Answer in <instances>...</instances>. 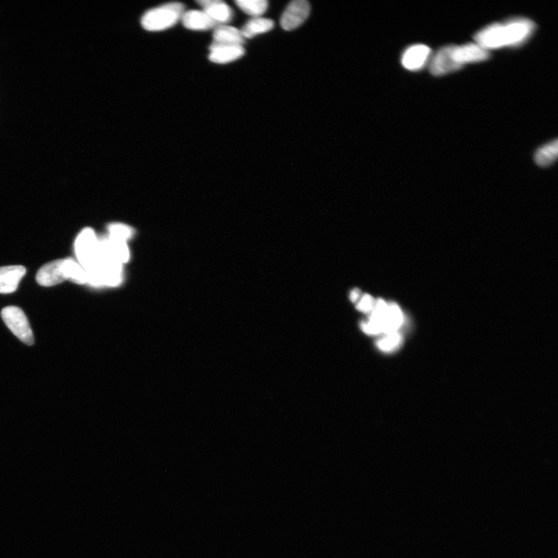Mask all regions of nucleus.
<instances>
[{
	"label": "nucleus",
	"instance_id": "obj_15",
	"mask_svg": "<svg viewBox=\"0 0 558 558\" xmlns=\"http://www.w3.org/2000/svg\"><path fill=\"white\" fill-rule=\"evenodd\" d=\"M63 272L66 281L79 285L88 284L89 276L87 270L73 257H66L63 259Z\"/></svg>",
	"mask_w": 558,
	"mask_h": 558
},
{
	"label": "nucleus",
	"instance_id": "obj_23",
	"mask_svg": "<svg viewBox=\"0 0 558 558\" xmlns=\"http://www.w3.org/2000/svg\"><path fill=\"white\" fill-rule=\"evenodd\" d=\"M360 291L359 289H355L354 290L351 291V293L350 294V299L351 300V302L353 303L357 302L358 300L360 299Z\"/></svg>",
	"mask_w": 558,
	"mask_h": 558
},
{
	"label": "nucleus",
	"instance_id": "obj_1",
	"mask_svg": "<svg viewBox=\"0 0 558 558\" xmlns=\"http://www.w3.org/2000/svg\"><path fill=\"white\" fill-rule=\"evenodd\" d=\"M536 25L530 19L517 17L495 23L477 32L475 41L486 50L520 46L532 36Z\"/></svg>",
	"mask_w": 558,
	"mask_h": 558
},
{
	"label": "nucleus",
	"instance_id": "obj_21",
	"mask_svg": "<svg viewBox=\"0 0 558 558\" xmlns=\"http://www.w3.org/2000/svg\"><path fill=\"white\" fill-rule=\"evenodd\" d=\"M109 230V237L123 240V242H126L132 236V228L123 225H111Z\"/></svg>",
	"mask_w": 558,
	"mask_h": 558
},
{
	"label": "nucleus",
	"instance_id": "obj_16",
	"mask_svg": "<svg viewBox=\"0 0 558 558\" xmlns=\"http://www.w3.org/2000/svg\"><path fill=\"white\" fill-rule=\"evenodd\" d=\"M274 27V22L271 19L254 17L245 24L240 33L244 38H252L259 34L270 31Z\"/></svg>",
	"mask_w": 558,
	"mask_h": 558
},
{
	"label": "nucleus",
	"instance_id": "obj_6",
	"mask_svg": "<svg viewBox=\"0 0 558 558\" xmlns=\"http://www.w3.org/2000/svg\"><path fill=\"white\" fill-rule=\"evenodd\" d=\"M453 45L445 46L431 60L430 72L434 76H441L461 70L462 66L455 62L453 57Z\"/></svg>",
	"mask_w": 558,
	"mask_h": 558
},
{
	"label": "nucleus",
	"instance_id": "obj_2",
	"mask_svg": "<svg viewBox=\"0 0 558 558\" xmlns=\"http://www.w3.org/2000/svg\"><path fill=\"white\" fill-rule=\"evenodd\" d=\"M181 3H168L152 9L145 13L141 19L144 29L149 31H161L173 27L185 13Z\"/></svg>",
	"mask_w": 558,
	"mask_h": 558
},
{
	"label": "nucleus",
	"instance_id": "obj_3",
	"mask_svg": "<svg viewBox=\"0 0 558 558\" xmlns=\"http://www.w3.org/2000/svg\"><path fill=\"white\" fill-rule=\"evenodd\" d=\"M75 252L79 263L87 272L97 267L100 259V240L91 228H85L77 237Z\"/></svg>",
	"mask_w": 558,
	"mask_h": 558
},
{
	"label": "nucleus",
	"instance_id": "obj_22",
	"mask_svg": "<svg viewBox=\"0 0 558 558\" xmlns=\"http://www.w3.org/2000/svg\"><path fill=\"white\" fill-rule=\"evenodd\" d=\"M359 299L360 301L357 305L358 310L365 313H370L373 310L375 303L373 297L370 295L365 294Z\"/></svg>",
	"mask_w": 558,
	"mask_h": 558
},
{
	"label": "nucleus",
	"instance_id": "obj_20",
	"mask_svg": "<svg viewBox=\"0 0 558 558\" xmlns=\"http://www.w3.org/2000/svg\"><path fill=\"white\" fill-rule=\"evenodd\" d=\"M402 342L401 335L398 332L386 334L385 337L377 343V346L381 350L390 352L397 349Z\"/></svg>",
	"mask_w": 558,
	"mask_h": 558
},
{
	"label": "nucleus",
	"instance_id": "obj_7",
	"mask_svg": "<svg viewBox=\"0 0 558 558\" xmlns=\"http://www.w3.org/2000/svg\"><path fill=\"white\" fill-rule=\"evenodd\" d=\"M453 57L455 62L462 67L468 63H474L486 61L490 57L489 50L477 44H469L461 46H453Z\"/></svg>",
	"mask_w": 558,
	"mask_h": 558
},
{
	"label": "nucleus",
	"instance_id": "obj_14",
	"mask_svg": "<svg viewBox=\"0 0 558 558\" xmlns=\"http://www.w3.org/2000/svg\"><path fill=\"white\" fill-rule=\"evenodd\" d=\"M182 21L186 28L193 31H207L218 27L203 11H188L183 14Z\"/></svg>",
	"mask_w": 558,
	"mask_h": 558
},
{
	"label": "nucleus",
	"instance_id": "obj_12",
	"mask_svg": "<svg viewBox=\"0 0 558 558\" xmlns=\"http://www.w3.org/2000/svg\"><path fill=\"white\" fill-rule=\"evenodd\" d=\"M209 59L213 63L227 64L242 58L245 54L243 46L213 45L210 47Z\"/></svg>",
	"mask_w": 558,
	"mask_h": 558
},
{
	"label": "nucleus",
	"instance_id": "obj_13",
	"mask_svg": "<svg viewBox=\"0 0 558 558\" xmlns=\"http://www.w3.org/2000/svg\"><path fill=\"white\" fill-rule=\"evenodd\" d=\"M245 38L238 29L227 25H220L213 32V45L243 46Z\"/></svg>",
	"mask_w": 558,
	"mask_h": 558
},
{
	"label": "nucleus",
	"instance_id": "obj_4",
	"mask_svg": "<svg viewBox=\"0 0 558 558\" xmlns=\"http://www.w3.org/2000/svg\"><path fill=\"white\" fill-rule=\"evenodd\" d=\"M1 316L7 328L17 338L26 345H33V335L28 317L21 308L14 306L5 307Z\"/></svg>",
	"mask_w": 558,
	"mask_h": 558
},
{
	"label": "nucleus",
	"instance_id": "obj_10",
	"mask_svg": "<svg viewBox=\"0 0 558 558\" xmlns=\"http://www.w3.org/2000/svg\"><path fill=\"white\" fill-rule=\"evenodd\" d=\"M63 259L50 262L39 269L36 280L38 284L44 287H51L64 282L65 280L63 272Z\"/></svg>",
	"mask_w": 558,
	"mask_h": 558
},
{
	"label": "nucleus",
	"instance_id": "obj_11",
	"mask_svg": "<svg viewBox=\"0 0 558 558\" xmlns=\"http://www.w3.org/2000/svg\"><path fill=\"white\" fill-rule=\"evenodd\" d=\"M197 4L200 5L203 11L218 26L225 25L233 19V11L225 2L220 0H203Z\"/></svg>",
	"mask_w": 558,
	"mask_h": 558
},
{
	"label": "nucleus",
	"instance_id": "obj_17",
	"mask_svg": "<svg viewBox=\"0 0 558 558\" xmlns=\"http://www.w3.org/2000/svg\"><path fill=\"white\" fill-rule=\"evenodd\" d=\"M403 323V314L396 304H388L382 321V333L390 334L397 332Z\"/></svg>",
	"mask_w": 558,
	"mask_h": 558
},
{
	"label": "nucleus",
	"instance_id": "obj_5",
	"mask_svg": "<svg viewBox=\"0 0 558 558\" xmlns=\"http://www.w3.org/2000/svg\"><path fill=\"white\" fill-rule=\"evenodd\" d=\"M311 14V5L306 0H295L290 3L281 17V27L285 31H293L300 27Z\"/></svg>",
	"mask_w": 558,
	"mask_h": 558
},
{
	"label": "nucleus",
	"instance_id": "obj_18",
	"mask_svg": "<svg viewBox=\"0 0 558 558\" xmlns=\"http://www.w3.org/2000/svg\"><path fill=\"white\" fill-rule=\"evenodd\" d=\"M557 153L558 141L555 139L538 149L535 156V162L539 166H550L557 160Z\"/></svg>",
	"mask_w": 558,
	"mask_h": 558
},
{
	"label": "nucleus",
	"instance_id": "obj_9",
	"mask_svg": "<svg viewBox=\"0 0 558 558\" xmlns=\"http://www.w3.org/2000/svg\"><path fill=\"white\" fill-rule=\"evenodd\" d=\"M27 269L22 265L0 267V294H11L18 289Z\"/></svg>",
	"mask_w": 558,
	"mask_h": 558
},
{
	"label": "nucleus",
	"instance_id": "obj_19",
	"mask_svg": "<svg viewBox=\"0 0 558 558\" xmlns=\"http://www.w3.org/2000/svg\"><path fill=\"white\" fill-rule=\"evenodd\" d=\"M237 6L244 13L254 17H261L268 10L269 3L266 0H237Z\"/></svg>",
	"mask_w": 558,
	"mask_h": 558
},
{
	"label": "nucleus",
	"instance_id": "obj_8",
	"mask_svg": "<svg viewBox=\"0 0 558 558\" xmlns=\"http://www.w3.org/2000/svg\"><path fill=\"white\" fill-rule=\"evenodd\" d=\"M431 53V49L425 45H412L403 53L402 64L412 72L422 70L430 60Z\"/></svg>",
	"mask_w": 558,
	"mask_h": 558
}]
</instances>
